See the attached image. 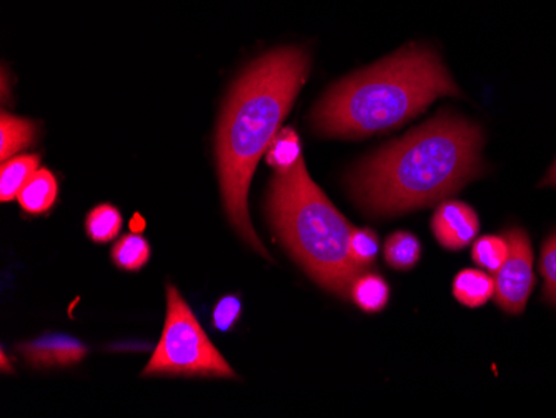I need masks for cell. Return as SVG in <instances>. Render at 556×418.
<instances>
[{
    "label": "cell",
    "mask_w": 556,
    "mask_h": 418,
    "mask_svg": "<svg viewBox=\"0 0 556 418\" xmlns=\"http://www.w3.org/2000/svg\"><path fill=\"white\" fill-rule=\"evenodd\" d=\"M540 274L545 280V299L556 307V232L546 240L542 248Z\"/></svg>",
    "instance_id": "obj_21"
},
{
    "label": "cell",
    "mask_w": 556,
    "mask_h": 418,
    "mask_svg": "<svg viewBox=\"0 0 556 418\" xmlns=\"http://www.w3.org/2000/svg\"><path fill=\"white\" fill-rule=\"evenodd\" d=\"M39 155H15L2 162L0 168V201L12 202L17 199L25 183L29 182L39 167Z\"/></svg>",
    "instance_id": "obj_11"
},
{
    "label": "cell",
    "mask_w": 556,
    "mask_h": 418,
    "mask_svg": "<svg viewBox=\"0 0 556 418\" xmlns=\"http://www.w3.org/2000/svg\"><path fill=\"white\" fill-rule=\"evenodd\" d=\"M308 67V55L299 47H283L258 59L233 86L218 126V176L225 211L243 240L267 258L270 255L250 223V182L307 79Z\"/></svg>",
    "instance_id": "obj_2"
},
{
    "label": "cell",
    "mask_w": 556,
    "mask_h": 418,
    "mask_svg": "<svg viewBox=\"0 0 556 418\" xmlns=\"http://www.w3.org/2000/svg\"><path fill=\"white\" fill-rule=\"evenodd\" d=\"M350 297L361 311L378 314L390 301V287L383 277L377 274H361L353 282Z\"/></svg>",
    "instance_id": "obj_12"
},
{
    "label": "cell",
    "mask_w": 556,
    "mask_h": 418,
    "mask_svg": "<svg viewBox=\"0 0 556 418\" xmlns=\"http://www.w3.org/2000/svg\"><path fill=\"white\" fill-rule=\"evenodd\" d=\"M58 193L59 186L54 174L47 168H37L36 174L18 193L17 201L22 211L27 214L40 215L54 207Z\"/></svg>",
    "instance_id": "obj_9"
},
{
    "label": "cell",
    "mask_w": 556,
    "mask_h": 418,
    "mask_svg": "<svg viewBox=\"0 0 556 418\" xmlns=\"http://www.w3.org/2000/svg\"><path fill=\"white\" fill-rule=\"evenodd\" d=\"M143 377H212L236 379V372L215 349L192 308L177 287L167 286V315L164 332L154 355L143 368Z\"/></svg>",
    "instance_id": "obj_5"
},
{
    "label": "cell",
    "mask_w": 556,
    "mask_h": 418,
    "mask_svg": "<svg viewBox=\"0 0 556 418\" xmlns=\"http://www.w3.org/2000/svg\"><path fill=\"white\" fill-rule=\"evenodd\" d=\"M432 232L446 251H462L477 240L480 218L465 202L445 201L432 217Z\"/></svg>",
    "instance_id": "obj_7"
},
{
    "label": "cell",
    "mask_w": 556,
    "mask_h": 418,
    "mask_svg": "<svg viewBox=\"0 0 556 418\" xmlns=\"http://www.w3.org/2000/svg\"><path fill=\"white\" fill-rule=\"evenodd\" d=\"M111 257L115 267L127 273H139L150 261V243L137 233H127L114 243Z\"/></svg>",
    "instance_id": "obj_15"
},
{
    "label": "cell",
    "mask_w": 556,
    "mask_h": 418,
    "mask_svg": "<svg viewBox=\"0 0 556 418\" xmlns=\"http://www.w3.org/2000/svg\"><path fill=\"white\" fill-rule=\"evenodd\" d=\"M267 162L275 172H286L302 161V147L295 130L286 127L275 136L267 151Z\"/></svg>",
    "instance_id": "obj_17"
},
{
    "label": "cell",
    "mask_w": 556,
    "mask_h": 418,
    "mask_svg": "<svg viewBox=\"0 0 556 418\" xmlns=\"http://www.w3.org/2000/svg\"><path fill=\"white\" fill-rule=\"evenodd\" d=\"M453 295L465 307H482L495 295V280L480 268H465L453 280Z\"/></svg>",
    "instance_id": "obj_10"
},
{
    "label": "cell",
    "mask_w": 556,
    "mask_h": 418,
    "mask_svg": "<svg viewBox=\"0 0 556 418\" xmlns=\"http://www.w3.org/2000/svg\"><path fill=\"white\" fill-rule=\"evenodd\" d=\"M483 136L473 122L443 112L383 147L350 176L358 204L399 215L443 201L482 170Z\"/></svg>",
    "instance_id": "obj_1"
},
{
    "label": "cell",
    "mask_w": 556,
    "mask_h": 418,
    "mask_svg": "<svg viewBox=\"0 0 556 418\" xmlns=\"http://www.w3.org/2000/svg\"><path fill=\"white\" fill-rule=\"evenodd\" d=\"M443 96L460 89L439 55L408 47L328 90L312 124L324 136L367 137L402 126Z\"/></svg>",
    "instance_id": "obj_3"
},
{
    "label": "cell",
    "mask_w": 556,
    "mask_h": 418,
    "mask_svg": "<svg viewBox=\"0 0 556 418\" xmlns=\"http://www.w3.org/2000/svg\"><path fill=\"white\" fill-rule=\"evenodd\" d=\"M508 240L505 236H485L475 240L471 249V258L478 267L485 268L486 273H498V268L507 261Z\"/></svg>",
    "instance_id": "obj_18"
},
{
    "label": "cell",
    "mask_w": 556,
    "mask_h": 418,
    "mask_svg": "<svg viewBox=\"0 0 556 418\" xmlns=\"http://www.w3.org/2000/svg\"><path fill=\"white\" fill-rule=\"evenodd\" d=\"M543 186L556 187V162L553 164L552 170L548 172V176L543 180Z\"/></svg>",
    "instance_id": "obj_22"
},
{
    "label": "cell",
    "mask_w": 556,
    "mask_h": 418,
    "mask_svg": "<svg viewBox=\"0 0 556 418\" xmlns=\"http://www.w3.org/2000/svg\"><path fill=\"white\" fill-rule=\"evenodd\" d=\"M18 352L34 368L72 367L86 357L89 349L79 340L64 333H47L33 342L18 345Z\"/></svg>",
    "instance_id": "obj_8"
},
{
    "label": "cell",
    "mask_w": 556,
    "mask_h": 418,
    "mask_svg": "<svg viewBox=\"0 0 556 418\" xmlns=\"http://www.w3.org/2000/svg\"><path fill=\"white\" fill-rule=\"evenodd\" d=\"M124 226L121 211L111 204L97 205L87 214L86 232L92 242L108 243L117 239Z\"/></svg>",
    "instance_id": "obj_16"
},
{
    "label": "cell",
    "mask_w": 556,
    "mask_h": 418,
    "mask_svg": "<svg viewBox=\"0 0 556 418\" xmlns=\"http://www.w3.org/2000/svg\"><path fill=\"white\" fill-rule=\"evenodd\" d=\"M508 240L507 261L498 273H495L496 305L508 314L518 315L527 307L528 297L532 295L535 287V273H533L532 243L525 230L510 229L505 233Z\"/></svg>",
    "instance_id": "obj_6"
},
{
    "label": "cell",
    "mask_w": 556,
    "mask_h": 418,
    "mask_svg": "<svg viewBox=\"0 0 556 418\" xmlns=\"http://www.w3.org/2000/svg\"><path fill=\"white\" fill-rule=\"evenodd\" d=\"M37 127L34 122L14 115L2 114L0 118V159L2 162L15 157L22 149L29 147L36 139Z\"/></svg>",
    "instance_id": "obj_13"
},
{
    "label": "cell",
    "mask_w": 556,
    "mask_h": 418,
    "mask_svg": "<svg viewBox=\"0 0 556 418\" xmlns=\"http://www.w3.org/2000/svg\"><path fill=\"white\" fill-rule=\"evenodd\" d=\"M242 315V301L239 295H225L215 304L212 312V324L218 332H229L233 326L240 320Z\"/></svg>",
    "instance_id": "obj_20"
},
{
    "label": "cell",
    "mask_w": 556,
    "mask_h": 418,
    "mask_svg": "<svg viewBox=\"0 0 556 418\" xmlns=\"http://www.w3.org/2000/svg\"><path fill=\"white\" fill-rule=\"evenodd\" d=\"M2 372H14V368H12V364H9L4 351H2Z\"/></svg>",
    "instance_id": "obj_23"
},
{
    "label": "cell",
    "mask_w": 556,
    "mask_h": 418,
    "mask_svg": "<svg viewBox=\"0 0 556 418\" xmlns=\"http://www.w3.org/2000/svg\"><path fill=\"white\" fill-rule=\"evenodd\" d=\"M267 211L278 239L305 273L328 292L350 299L364 273L350 258L353 227L311 179L303 159L290 170L275 172Z\"/></svg>",
    "instance_id": "obj_4"
},
{
    "label": "cell",
    "mask_w": 556,
    "mask_h": 418,
    "mask_svg": "<svg viewBox=\"0 0 556 418\" xmlns=\"http://www.w3.org/2000/svg\"><path fill=\"white\" fill-rule=\"evenodd\" d=\"M386 262L395 270H412L421 258V243L410 232H395L387 239L383 249Z\"/></svg>",
    "instance_id": "obj_14"
},
{
    "label": "cell",
    "mask_w": 556,
    "mask_h": 418,
    "mask_svg": "<svg viewBox=\"0 0 556 418\" xmlns=\"http://www.w3.org/2000/svg\"><path fill=\"white\" fill-rule=\"evenodd\" d=\"M350 258L358 268L365 270L377 261L380 240L371 229H353L349 243Z\"/></svg>",
    "instance_id": "obj_19"
}]
</instances>
